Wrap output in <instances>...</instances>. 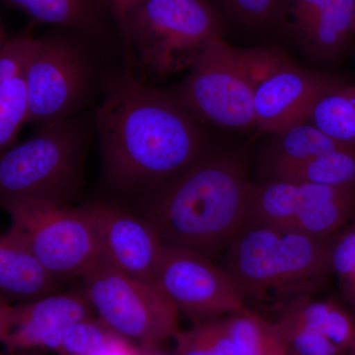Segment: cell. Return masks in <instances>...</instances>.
Instances as JSON below:
<instances>
[{
  "label": "cell",
  "instance_id": "cell-1",
  "mask_svg": "<svg viewBox=\"0 0 355 355\" xmlns=\"http://www.w3.org/2000/svg\"><path fill=\"white\" fill-rule=\"evenodd\" d=\"M96 125L110 183L153 191L205 153L200 121L167 94L123 76L107 87Z\"/></svg>",
  "mask_w": 355,
  "mask_h": 355
},
{
  "label": "cell",
  "instance_id": "cell-2",
  "mask_svg": "<svg viewBox=\"0 0 355 355\" xmlns=\"http://www.w3.org/2000/svg\"><path fill=\"white\" fill-rule=\"evenodd\" d=\"M252 186L241 158L203 153L150 191L142 217L165 246L211 260L244 225Z\"/></svg>",
  "mask_w": 355,
  "mask_h": 355
},
{
  "label": "cell",
  "instance_id": "cell-3",
  "mask_svg": "<svg viewBox=\"0 0 355 355\" xmlns=\"http://www.w3.org/2000/svg\"><path fill=\"white\" fill-rule=\"evenodd\" d=\"M333 237L244 223L229 242L221 268L248 306L266 305L277 311L296 299L314 295L324 286L333 272Z\"/></svg>",
  "mask_w": 355,
  "mask_h": 355
},
{
  "label": "cell",
  "instance_id": "cell-4",
  "mask_svg": "<svg viewBox=\"0 0 355 355\" xmlns=\"http://www.w3.org/2000/svg\"><path fill=\"white\" fill-rule=\"evenodd\" d=\"M219 38L220 19L209 0H147L123 43L142 69L165 77L191 69Z\"/></svg>",
  "mask_w": 355,
  "mask_h": 355
},
{
  "label": "cell",
  "instance_id": "cell-5",
  "mask_svg": "<svg viewBox=\"0 0 355 355\" xmlns=\"http://www.w3.org/2000/svg\"><path fill=\"white\" fill-rule=\"evenodd\" d=\"M261 53V48L244 50L217 39L173 96L200 123L232 132L253 130Z\"/></svg>",
  "mask_w": 355,
  "mask_h": 355
},
{
  "label": "cell",
  "instance_id": "cell-6",
  "mask_svg": "<svg viewBox=\"0 0 355 355\" xmlns=\"http://www.w3.org/2000/svg\"><path fill=\"white\" fill-rule=\"evenodd\" d=\"M83 140L76 125L60 121L2 155V207L23 202L67 203L80 183Z\"/></svg>",
  "mask_w": 355,
  "mask_h": 355
},
{
  "label": "cell",
  "instance_id": "cell-7",
  "mask_svg": "<svg viewBox=\"0 0 355 355\" xmlns=\"http://www.w3.org/2000/svg\"><path fill=\"white\" fill-rule=\"evenodd\" d=\"M81 279L98 318L130 342L157 345L174 338L181 330L180 311L155 284L130 277L102 260Z\"/></svg>",
  "mask_w": 355,
  "mask_h": 355
},
{
  "label": "cell",
  "instance_id": "cell-8",
  "mask_svg": "<svg viewBox=\"0 0 355 355\" xmlns=\"http://www.w3.org/2000/svg\"><path fill=\"white\" fill-rule=\"evenodd\" d=\"M11 230L58 280L83 277L100 259L94 226L85 207L67 203L6 205Z\"/></svg>",
  "mask_w": 355,
  "mask_h": 355
},
{
  "label": "cell",
  "instance_id": "cell-9",
  "mask_svg": "<svg viewBox=\"0 0 355 355\" xmlns=\"http://www.w3.org/2000/svg\"><path fill=\"white\" fill-rule=\"evenodd\" d=\"M354 214L355 188L266 179L252 186L245 223L330 238Z\"/></svg>",
  "mask_w": 355,
  "mask_h": 355
},
{
  "label": "cell",
  "instance_id": "cell-10",
  "mask_svg": "<svg viewBox=\"0 0 355 355\" xmlns=\"http://www.w3.org/2000/svg\"><path fill=\"white\" fill-rule=\"evenodd\" d=\"M154 284L193 323L253 312L221 266L189 250L164 245Z\"/></svg>",
  "mask_w": 355,
  "mask_h": 355
},
{
  "label": "cell",
  "instance_id": "cell-11",
  "mask_svg": "<svg viewBox=\"0 0 355 355\" xmlns=\"http://www.w3.org/2000/svg\"><path fill=\"white\" fill-rule=\"evenodd\" d=\"M343 83L335 76L298 67L277 51L263 49L254 89L257 130L277 135L308 121L320 99Z\"/></svg>",
  "mask_w": 355,
  "mask_h": 355
},
{
  "label": "cell",
  "instance_id": "cell-12",
  "mask_svg": "<svg viewBox=\"0 0 355 355\" xmlns=\"http://www.w3.org/2000/svg\"><path fill=\"white\" fill-rule=\"evenodd\" d=\"M26 77L28 121L48 127L64 121L76 108L87 83V67L73 44L62 39H34Z\"/></svg>",
  "mask_w": 355,
  "mask_h": 355
},
{
  "label": "cell",
  "instance_id": "cell-13",
  "mask_svg": "<svg viewBox=\"0 0 355 355\" xmlns=\"http://www.w3.org/2000/svg\"><path fill=\"white\" fill-rule=\"evenodd\" d=\"M95 315L84 291L55 293L29 303L1 301L0 338L10 355L58 352L67 329Z\"/></svg>",
  "mask_w": 355,
  "mask_h": 355
},
{
  "label": "cell",
  "instance_id": "cell-14",
  "mask_svg": "<svg viewBox=\"0 0 355 355\" xmlns=\"http://www.w3.org/2000/svg\"><path fill=\"white\" fill-rule=\"evenodd\" d=\"M94 226L100 259L130 277L154 284L164 244L142 216L105 203L85 205Z\"/></svg>",
  "mask_w": 355,
  "mask_h": 355
},
{
  "label": "cell",
  "instance_id": "cell-15",
  "mask_svg": "<svg viewBox=\"0 0 355 355\" xmlns=\"http://www.w3.org/2000/svg\"><path fill=\"white\" fill-rule=\"evenodd\" d=\"M272 321L292 355H345L355 338L354 318L330 298L296 299Z\"/></svg>",
  "mask_w": 355,
  "mask_h": 355
},
{
  "label": "cell",
  "instance_id": "cell-16",
  "mask_svg": "<svg viewBox=\"0 0 355 355\" xmlns=\"http://www.w3.org/2000/svg\"><path fill=\"white\" fill-rule=\"evenodd\" d=\"M58 280L11 229L0 237L1 301L17 304L53 295Z\"/></svg>",
  "mask_w": 355,
  "mask_h": 355
},
{
  "label": "cell",
  "instance_id": "cell-17",
  "mask_svg": "<svg viewBox=\"0 0 355 355\" xmlns=\"http://www.w3.org/2000/svg\"><path fill=\"white\" fill-rule=\"evenodd\" d=\"M355 0H330L313 21L300 44L311 58L340 57L354 33Z\"/></svg>",
  "mask_w": 355,
  "mask_h": 355
},
{
  "label": "cell",
  "instance_id": "cell-18",
  "mask_svg": "<svg viewBox=\"0 0 355 355\" xmlns=\"http://www.w3.org/2000/svg\"><path fill=\"white\" fill-rule=\"evenodd\" d=\"M266 173V179L355 188V147L343 146L305 162L272 168Z\"/></svg>",
  "mask_w": 355,
  "mask_h": 355
},
{
  "label": "cell",
  "instance_id": "cell-19",
  "mask_svg": "<svg viewBox=\"0 0 355 355\" xmlns=\"http://www.w3.org/2000/svg\"><path fill=\"white\" fill-rule=\"evenodd\" d=\"M275 135L265 157L266 170L298 164L345 146L327 135L309 121Z\"/></svg>",
  "mask_w": 355,
  "mask_h": 355
},
{
  "label": "cell",
  "instance_id": "cell-20",
  "mask_svg": "<svg viewBox=\"0 0 355 355\" xmlns=\"http://www.w3.org/2000/svg\"><path fill=\"white\" fill-rule=\"evenodd\" d=\"M36 23L92 31L99 21V0H2Z\"/></svg>",
  "mask_w": 355,
  "mask_h": 355
},
{
  "label": "cell",
  "instance_id": "cell-21",
  "mask_svg": "<svg viewBox=\"0 0 355 355\" xmlns=\"http://www.w3.org/2000/svg\"><path fill=\"white\" fill-rule=\"evenodd\" d=\"M308 121L336 141L355 147V85L343 83L324 95Z\"/></svg>",
  "mask_w": 355,
  "mask_h": 355
},
{
  "label": "cell",
  "instance_id": "cell-22",
  "mask_svg": "<svg viewBox=\"0 0 355 355\" xmlns=\"http://www.w3.org/2000/svg\"><path fill=\"white\" fill-rule=\"evenodd\" d=\"M230 321L233 355H292L272 320L253 311Z\"/></svg>",
  "mask_w": 355,
  "mask_h": 355
},
{
  "label": "cell",
  "instance_id": "cell-23",
  "mask_svg": "<svg viewBox=\"0 0 355 355\" xmlns=\"http://www.w3.org/2000/svg\"><path fill=\"white\" fill-rule=\"evenodd\" d=\"M231 316L193 323L173 340L176 355H233Z\"/></svg>",
  "mask_w": 355,
  "mask_h": 355
},
{
  "label": "cell",
  "instance_id": "cell-24",
  "mask_svg": "<svg viewBox=\"0 0 355 355\" xmlns=\"http://www.w3.org/2000/svg\"><path fill=\"white\" fill-rule=\"evenodd\" d=\"M26 69L10 78L0 80L1 151L6 150L15 144L18 132L29 118V95Z\"/></svg>",
  "mask_w": 355,
  "mask_h": 355
},
{
  "label": "cell",
  "instance_id": "cell-25",
  "mask_svg": "<svg viewBox=\"0 0 355 355\" xmlns=\"http://www.w3.org/2000/svg\"><path fill=\"white\" fill-rule=\"evenodd\" d=\"M114 333L99 318H88L71 324L64 331L60 355H93L111 342Z\"/></svg>",
  "mask_w": 355,
  "mask_h": 355
},
{
  "label": "cell",
  "instance_id": "cell-26",
  "mask_svg": "<svg viewBox=\"0 0 355 355\" xmlns=\"http://www.w3.org/2000/svg\"><path fill=\"white\" fill-rule=\"evenodd\" d=\"M331 265L343 297L355 313V224L334 236Z\"/></svg>",
  "mask_w": 355,
  "mask_h": 355
},
{
  "label": "cell",
  "instance_id": "cell-27",
  "mask_svg": "<svg viewBox=\"0 0 355 355\" xmlns=\"http://www.w3.org/2000/svg\"><path fill=\"white\" fill-rule=\"evenodd\" d=\"M229 14L257 28L279 25L282 0H217Z\"/></svg>",
  "mask_w": 355,
  "mask_h": 355
},
{
  "label": "cell",
  "instance_id": "cell-28",
  "mask_svg": "<svg viewBox=\"0 0 355 355\" xmlns=\"http://www.w3.org/2000/svg\"><path fill=\"white\" fill-rule=\"evenodd\" d=\"M330 0H282L279 27L295 37L299 43L313 21Z\"/></svg>",
  "mask_w": 355,
  "mask_h": 355
},
{
  "label": "cell",
  "instance_id": "cell-29",
  "mask_svg": "<svg viewBox=\"0 0 355 355\" xmlns=\"http://www.w3.org/2000/svg\"><path fill=\"white\" fill-rule=\"evenodd\" d=\"M102 7L111 13L118 26L123 41H125L130 21L135 12L144 6L147 0H99Z\"/></svg>",
  "mask_w": 355,
  "mask_h": 355
},
{
  "label": "cell",
  "instance_id": "cell-30",
  "mask_svg": "<svg viewBox=\"0 0 355 355\" xmlns=\"http://www.w3.org/2000/svg\"><path fill=\"white\" fill-rule=\"evenodd\" d=\"M139 345L118 335L93 355H139Z\"/></svg>",
  "mask_w": 355,
  "mask_h": 355
},
{
  "label": "cell",
  "instance_id": "cell-31",
  "mask_svg": "<svg viewBox=\"0 0 355 355\" xmlns=\"http://www.w3.org/2000/svg\"><path fill=\"white\" fill-rule=\"evenodd\" d=\"M139 355H176L174 352L167 349L164 343L157 345H139Z\"/></svg>",
  "mask_w": 355,
  "mask_h": 355
},
{
  "label": "cell",
  "instance_id": "cell-32",
  "mask_svg": "<svg viewBox=\"0 0 355 355\" xmlns=\"http://www.w3.org/2000/svg\"><path fill=\"white\" fill-rule=\"evenodd\" d=\"M354 33H355V23H354Z\"/></svg>",
  "mask_w": 355,
  "mask_h": 355
},
{
  "label": "cell",
  "instance_id": "cell-33",
  "mask_svg": "<svg viewBox=\"0 0 355 355\" xmlns=\"http://www.w3.org/2000/svg\"><path fill=\"white\" fill-rule=\"evenodd\" d=\"M1 355H7V354H2Z\"/></svg>",
  "mask_w": 355,
  "mask_h": 355
}]
</instances>
